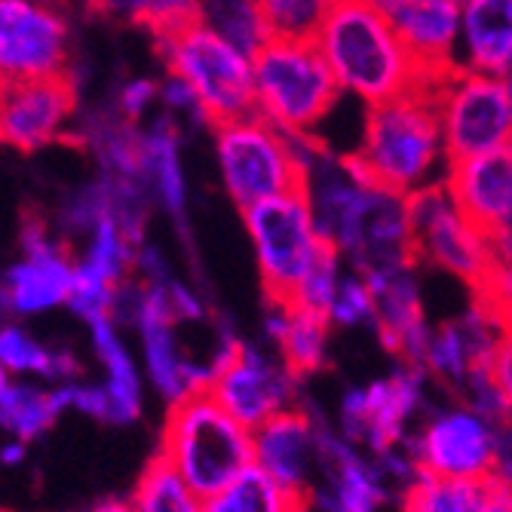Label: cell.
Returning a JSON list of instances; mask_svg holds the SVG:
<instances>
[{
	"instance_id": "6da1fadb",
	"label": "cell",
	"mask_w": 512,
	"mask_h": 512,
	"mask_svg": "<svg viewBox=\"0 0 512 512\" xmlns=\"http://www.w3.org/2000/svg\"><path fill=\"white\" fill-rule=\"evenodd\" d=\"M344 160L356 181L405 197L442 184L451 163L433 86L365 108L359 148L344 154Z\"/></svg>"
},
{
	"instance_id": "7a4b0ae2",
	"label": "cell",
	"mask_w": 512,
	"mask_h": 512,
	"mask_svg": "<svg viewBox=\"0 0 512 512\" xmlns=\"http://www.w3.org/2000/svg\"><path fill=\"white\" fill-rule=\"evenodd\" d=\"M316 43L344 96L359 99L365 108L433 86L436 80L371 0H335Z\"/></svg>"
},
{
	"instance_id": "3957f363",
	"label": "cell",
	"mask_w": 512,
	"mask_h": 512,
	"mask_svg": "<svg viewBox=\"0 0 512 512\" xmlns=\"http://www.w3.org/2000/svg\"><path fill=\"white\" fill-rule=\"evenodd\" d=\"M157 454L206 500L255 467V430L200 390L169 405Z\"/></svg>"
},
{
	"instance_id": "277c9868",
	"label": "cell",
	"mask_w": 512,
	"mask_h": 512,
	"mask_svg": "<svg viewBox=\"0 0 512 512\" xmlns=\"http://www.w3.org/2000/svg\"><path fill=\"white\" fill-rule=\"evenodd\" d=\"M344 89L316 40L270 37L255 53L258 114L289 135H316Z\"/></svg>"
},
{
	"instance_id": "5b68a950",
	"label": "cell",
	"mask_w": 512,
	"mask_h": 512,
	"mask_svg": "<svg viewBox=\"0 0 512 512\" xmlns=\"http://www.w3.org/2000/svg\"><path fill=\"white\" fill-rule=\"evenodd\" d=\"M154 46L166 71L178 74L197 92L206 123L212 129L258 114L255 56L243 53L240 46L221 37L203 19L184 25L181 31L154 37Z\"/></svg>"
},
{
	"instance_id": "8992f818",
	"label": "cell",
	"mask_w": 512,
	"mask_h": 512,
	"mask_svg": "<svg viewBox=\"0 0 512 512\" xmlns=\"http://www.w3.org/2000/svg\"><path fill=\"white\" fill-rule=\"evenodd\" d=\"M215 160L227 197L240 212L292 191H307V172L292 135L249 114L212 129Z\"/></svg>"
},
{
	"instance_id": "52a82bcc",
	"label": "cell",
	"mask_w": 512,
	"mask_h": 512,
	"mask_svg": "<svg viewBox=\"0 0 512 512\" xmlns=\"http://www.w3.org/2000/svg\"><path fill=\"white\" fill-rule=\"evenodd\" d=\"M448 163L512 145V80L454 65L433 80Z\"/></svg>"
},
{
	"instance_id": "ba28073f",
	"label": "cell",
	"mask_w": 512,
	"mask_h": 512,
	"mask_svg": "<svg viewBox=\"0 0 512 512\" xmlns=\"http://www.w3.org/2000/svg\"><path fill=\"white\" fill-rule=\"evenodd\" d=\"M267 301L292 304L325 237L307 191L270 197L243 212Z\"/></svg>"
},
{
	"instance_id": "9c48e42d",
	"label": "cell",
	"mask_w": 512,
	"mask_h": 512,
	"mask_svg": "<svg viewBox=\"0 0 512 512\" xmlns=\"http://www.w3.org/2000/svg\"><path fill=\"white\" fill-rule=\"evenodd\" d=\"M430 381L427 368L399 362L390 375L375 378L365 387H350L341 396L335 430L371 457H384L387 451L405 445L421 424L430 408Z\"/></svg>"
},
{
	"instance_id": "30bf717a",
	"label": "cell",
	"mask_w": 512,
	"mask_h": 512,
	"mask_svg": "<svg viewBox=\"0 0 512 512\" xmlns=\"http://www.w3.org/2000/svg\"><path fill=\"white\" fill-rule=\"evenodd\" d=\"M497 430L488 414L457 399L427 408L408 448L421 476L482 482L497 473Z\"/></svg>"
},
{
	"instance_id": "8fae6325",
	"label": "cell",
	"mask_w": 512,
	"mask_h": 512,
	"mask_svg": "<svg viewBox=\"0 0 512 512\" xmlns=\"http://www.w3.org/2000/svg\"><path fill=\"white\" fill-rule=\"evenodd\" d=\"M417 264H433L476 292L497 264L485 230L448 194L445 181L408 197Z\"/></svg>"
},
{
	"instance_id": "7c38bea8",
	"label": "cell",
	"mask_w": 512,
	"mask_h": 512,
	"mask_svg": "<svg viewBox=\"0 0 512 512\" xmlns=\"http://www.w3.org/2000/svg\"><path fill=\"white\" fill-rule=\"evenodd\" d=\"M19 249L22 258L7 267L4 289H0L4 313L10 319H31L56 307H68L77 270L74 249L62 237H53L43 215L31 209L22 212Z\"/></svg>"
},
{
	"instance_id": "4fadbf2b",
	"label": "cell",
	"mask_w": 512,
	"mask_h": 512,
	"mask_svg": "<svg viewBox=\"0 0 512 512\" xmlns=\"http://www.w3.org/2000/svg\"><path fill=\"white\" fill-rule=\"evenodd\" d=\"M0 71L4 83L68 74V13L43 0H0Z\"/></svg>"
},
{
	"instance_id": "5bb4252c",
	"label": "cell",
	"mask_w": 512,
	"mask_h": 512,
	"mask_svg": "<svg viewBox=\"0 0 512 512\" xmlns=\"http://www.w3.org/2000/svg\"><path fill=\"white\" fill-rule=\"evenodd\" d=\"M298 387L301 378L273 347L243 341L230 362L221 365L209 393L246 427L258 430L276 414L301 405Z\"/></svg>"
},
{
	"instance_id": "9a60e30c",
	"label": "cell",
	"mask_w": 512,
	"mask_h": 512,
	"mask_svg": "<svg viewBox=\"0 0 512 512\" xmlns=\"http://www.w3.org/2000/svg\"><path fill=\"white\" fill-rule=\"evenodd\" d=\"M77 80L71 74L4 83L0 135L22 154H37L56 142H68L77 117Z\"/></svg>"
},
{
	"instance_id": "2e32d148",
	"label": "cell",
	"mask_w": 512,
	"mask_h": 512,
	"mask_svg": "<svg viewBox=\"0 0 512 512\" xmlns=\"http://www.w3.org/2000/svg\"><path fill=\"white\" fill-rule=\"evenodd\" d=\"M329 421L295 405L255 430V467L286 491L310 500L322 479V436Z\"/></svg>"
},
{
	"instance_id": "e0dca14e",
	"label": "cell",
	"mask_w": 512,
	"mask_h": 512,
	"mask_svg": "<svg viewBox=\"0 0 512 512\" xmlns=\"http://www.w3.org/2000/svg\"><path fill=\"white\" fill-rule=\"evenodd\" d=\"M417 264L405 267H387L368 273L371 298H375V329L381 347L396 356V362L405 365H427V350L433 341L436 325L427 322L424 301H421V286H417Z\"/></svg>"
},
{
	"instance_id": "ac0fdd59",
	"label": "cell",
	"mask_w": 512,
	"mask_h": 512,
	"mask_svg": "<svg viewBox=\"0 0 512 512\" xmlns=\"http://www.w3.org/2000/svg\"><path fill=\"white\" fill-rule=\"evenodd\" d=\"M390 479L368 451L347 442L332 424L322 436V479L310 497L316 512H381L390 500Z\"/></svg>"
},
{
	"instance_id": "d6986e66",
	"label": "cell",
	"mask_w": 512,
	"mask_h": 512,
	"mask_svg": "<svg viewBox=\"0 0 512 512\" xmlns=\"http://www.w3.org/2000/svg\"><path fill=\"white\" fill-rule=\"evenodd\" d=\"M506 325L473 298V304L460 316H451L433 329V341L427 350V375L439 381L454 396L463 393L467 381L485 368L500 344Z\"/></svg>"
},
{
	"instance_id": "ffe728a7",
	"label": "cell",
	"mask_w": 512,
	"mask_h": 512,
	"mask_svg": "<svg viewBox=\"0 0 512 512\" xmlns=\"http://www.w3.org/2000/svg\"><path fill=\"white\" fill-rule=\"evenodd\" d=\"M408 43V50L439 77L451 71L460 53L463 0H371Z\"/></svg>"
},
{
	"instance_id": "44dd1931",
	"label": "cell",
	"mask_w": 512,
	"mask_h": 512,
	"mask_svg": "<svg viewBox=\"0 0 512 512\" xmlns=\"http://www.w3.org/2000/svg\"><path fill=\"white\" fill-rule=\"evenodd\" d=\"M445 188L485 234L512 221V145L448 166Z\"/></svg>"
},
{
	"instance_id": "7402d4cb",
	"label": "cell",
	"mask_w": 512,
	"mask_h": 512,
	"mask_svg": "<svg viewBox=\"0 0 512 512\" xmlns=\"http://www.w3.org/2000/svg\"><path fill=\"white\" fill-rule=\"evenodd\" d=\"M329 313H319L301 304H279L267 301L264 316V338L283 356V362L298 378L316 375L329 359V338H332Z\"/></svg>"
},
{
	"instance_id": "603a6c76",
	"label": "cell",
	"mask_w": 512,
	"mask_h": 512,
	"mask_svg": "<svg viewBox=\"0 0 512 512\" xmlns=\"http://www.w3.org/2000/svg\"><path fill=\"white\" fill-rule=\"evenodd\" d=\"M89 344L102 365V384L108 387L111 396V408H114L111 427H132L145 411V381H148L145 368H138L114 319L92 322Z\"/></svg>"
},
{
	"instance_id": "cb8c5ba5",
	"label": "cell",
	"mask_w": 512,
	"mask_h": 512,
	"mask_svg": "<svg viewBox=\"0 0 512 512\" xmlns=\"http://www.w3.org/2000/svg\"><path fill=\"white\" fill-rule=\"evenodd\" d=\"M457 62L473 71L512 74V0H463Z\"/></svg>"
},
{
	"instance_id": "d4e9b609",
	"label": "cell",
	"mask_w": 512,
	"mask_h": 512,
	"mask_svg": "<svg viewBox=\"0 0 512 512\" xmlns=\"http://www.w3.org/2000/svg\"><path fill=\"white\" fill-rule=\"evenodd\" d=\"M399 503L402 512H512V485L500 476L482 482L417 476Z\"/></svg>"
},
{
	"instance_id": "484cf974",
	"label": "cell",
	"mask_w": 512,
	"mask_h": 512,
	"mask_svg": "<svg viewBox=\"0 0 512 512\" xmlns=\"http://www.w3.org/2000/svg\"><path fill=\"white\" fill-rule=\"evenodd\" d=\"M0 368L13 378H31L43 384H68L83 378V362L68 347H46L22 322L7 319L0 329Z\"/></svg>"
},
{
	"instance_id": "4316f807",
	"label": "cell",
	"mask_w": 512,
	"mask_h": 512,
	"mask_svg": "<svg viewBox=\"0 0 512 512\" xmlns=\"http://www.w3.org/2000/svg\"><path fill=\"white\" fill-rule=\"evenodd\" d=\"M178 145L175 117L166 114L145 126V178L157 206L184 230L188 224V181H184Z\"/></svg>"
},
{
	"instance_id": "83f0119b",
	"label": "cell",
	"mask_w": 512,
	"mask_h": 512,
	"mask_svg": "<svg viewBox=\"0 0 512 512\" xmlns=\"http://www.w3.org/2000/svg\"><path fill=\"white\" fill-rule=\"evenodd\" d=\"M62 417L53 384L0 375V430L19 442H37Z\"/></svg>"
},
{
	"instance_id": "f1b7e54d",
	"label": "cell",
	"mask_w": 512,
	"mask_h": 512,
	"mask_svg": "<svg viewBox=\"0 0 512 512\" xmlns=\"http://www.w3.org/2000/svg\"><path fill=\"white\" fill-rule=\"evenodd\" d=\"M203 512H310V500L286 491L267 473L252 467L237 482L206 497Z\"/></svg>"
},
{
	"instance_id": "f546056e",
	"label": "cell",
	"mask_w": 512,
	"mask_h": 512,
	"mask_svg": "<svg viewBox=\"0 0 512 512\" xmlns=\"http://www.w3.org/2000/svg\"><path fill=\"white\" fill-rule=\"evenodd\" d=\"M135 512H203L206 500L157 454L132 491Z\"/></svg>"
},
{
	"instance_id": "4dcf8cb0",
	"label": "cell",
	"mask_w": 512,
	"mask_h": 512,
	"mask_svg": "<svg viewBox=\"0 0 512 512\" xmlns=\"http://www.w3.org/2000/svg\"><path fill=\"white\" fill-rule=\"evenodd\" d=\"M203 22L249 56H255L270 40L267 22L255 0H203Z\"/></svg>"
},
{
	"instance_id": "1f68e13d",
	"label": "cell",
	"mask_w": 512,
	"mask_h": 512,
	"mask_svg": "<svg viewBox=\"0 0 512 512\" xmlns=\"http://www.w3.org/2000/svg\"><path fill=\"white\" fill-rule=\"evenodd\" d=\"M114 19L148 28L154 37L181 31L184 25L203 19V0H117L111 7Z\"/></svg>"
},
{
	"instance_id": "d6a6232c",
	"label": "cell",
	"mask_w": 512,
	"mask_h": 512,
	"mask_svg": "<svg viewBox=\"0 0 512 512\" xmlns=\"http://www.w3.org/2000/svg\"><path fill=\"white\" fill-rule=\"evenodd\" d=\"M255 4L267 22L270 37L316 40L335 0H255Z\"/></svg>"
},
{
	"instance_id": "836d02e7",
	"label": "cell",
	"mask_w": 512,
	"mask_h": 512,
	"mask_svg": "<svg viewBox=\"0 0 512 512\" xmlns=\"http://www.w3.org/2000/svg\"><path fill=\"white\" fill-rule=\"evenodd\" d=\"M344 273H347V261L341 255V249L325 240L313 267L307 270V276L301 279V286L292 298V304H301V307H310V310H319V313H329L335 298H338V289L344 283Z\"/></svg>"
},
{
	"instance_id": "e575fe53",
	"label": "cell",
	"mask_w": 512,
	"mask_h": 512,
	"mask_svg": "<svg viewBox=\"0 0 512 512\" xmlns=\"http://www.w3.org/2000/svg\"><path fill=\"white\" fill-rule=\"evenodd\" d=\"M117 283H111L108 276H102L96 267H89L77 258V270H74V286H71V298H68V310L83 319L86 325L99 322V319H111L114 310V298H117Z\"/></svg>"
},
{
	"instance_id": "d590c367",
	"label": "cell",
	"mask_w": 512,
	"mask_h": 512,
	"mask_svg": "<svg viewBox=\"0 0 512 512\" xmlns=\"http://www.w3.org/2000/svg\"><path fill=\"white\" fill-rule=\"evenodd\" d=\"M329 319L335 329H356V325H371L375 319V298H371L368 279L347 267L344 283L338 289V298L329 310Z\"/></svg>"
},
{
	"instance_id": "8d00e7d4",
	"label": "cell",
	"mask_w": 512,
	"mask_h": 512,
	"mask_svg": "<svg viewBox=\"0 0 512 512\" xmlns=\"http://www.w3.org/2000/svg\"><path fill=\"white\" fill-rule=\"evenodd\" d=\"M479 304H485L506 329L512 325V261H497L485 283L473 292Z\"/></svg>"
},
{
	"instance_id": "74e56055",
	"label": "cell",
	"mask_w": 512,
	"mask_h": 512,
	"mask_svg": "<svg viewBox=\"0 0 512 512\" xmlns=\"http://www.w3.org/2000/svg\"><path fill=\"white\" fill-rule=\"evenodd\" d=\"M160 105L166 108L169 117H184V120H194V123H206V114L200 108L197 92L184 83L178 74L166 71V77L160 80Z\"/></svg>"
},
{
	"instance_id": "f35d334b",
	"label": "cell",
	"mask_w": 512,
	"mask_h": 512,
	"mask_svg": "<svg viewBox=\"0 0 512 512\" xmlns=\"http://www.w3.org/2000/svg\"><path fill=\"white\" fill-rule=\"evenodd\" d=\"M160 102V80H148V77H132L120 86L114 105L132 120L142 123V117L148 114V108Z\"/></svg>"
},
{
	"instance_id": "ab89813d",
	"label": "cell",
	"mask_w": 512,
	"mask_h": 512,
	"mask_svg": "<svg viewBox=\"0 0 512 512\" xmlns=\"http://www.w3.org/2000/svg\"><path fill=\"white\" fill-rule=\"evenodd\" d=\"M491 375H494V381L506 399V408L512 414V325L500 335V344L491 356Z\"/></svg>"
},
{
	"instance_id": "60d3db41",
	"label": "cell",
	"mask_w": 512,
	"mask_h": 512,
	"mask_svg": "<svg viewBox=\"0 0 512 512\" xmlns=\"http://www.w3.org/2000/svg\"><path fill=\"white\" fill-rule=\"evenodd\" d=\"M494 476H500L512 485V414L497 430V473Z\"/></svg>"
},
{
	"instance_id": "b9f144b4",
	"label": "cell",
	"mask_w": 512,
	"mask_h": 512,
	"mask_svg": "<svg viewBox=\"0 0 512 512\" xmlns=\"http://www.w3.org/2000/svg\"><path fill=\"white\" fill-rule=\"evenodd\" d=\"M28 454V442H19V439H10L0 445V460H4V467H19Z\"/></svg>"
},
{
	"instance_id": "7bdbcfd3",
	"label": "cell",
	"mask_w": 512,
	"mask_h": 512,
	"mask_svg": "<svg viewBox=\"0 0 512 512\" xmlns=\"http://www.w3.org/2000/svg\"><path fill=\"white\" fill-rule=\"evenodd\" d=\"M83 512H135V506H132V500H102Z\"/></svg>"
},
{
	"instance_id": "ee69618b",
	"label": "cell",
	"mask_w": 512,
	"mask_h": 512,
	"mask_svg": "<svg viewBox=\"0 0 512 512\" xmlns=\"http://www.w3.org/2000/svg\"><path fill=\"white\" fill-rule=\"evenodd\" d=\"M43 4H53V7H59L62 13H68V10L77 4V0H43ZM86 4H89V0H86Z\"/></svg>"
}]
</instances>
